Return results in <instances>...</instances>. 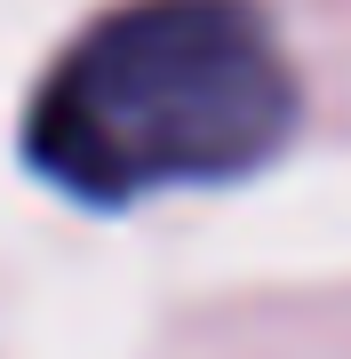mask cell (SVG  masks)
I'll list each match as a JSON object with an SVG mask.
<instances>
[{
  "label": "cell",
  "mask_w": 351,
  "mask_h": 359,
  "mask_svg": "<svg viewBox=\"0 0 351 359\" xmlns=\"http://www.w3.org/2000/svg\"><path fill=\"white\" fill-rule=\"evenodd\" d=\"M296 128V65L256 0H128L56 56L25 160L88 208L223 184Z\"/></svg>",
  "instance_id": "cell-1"
}]
</instances>
